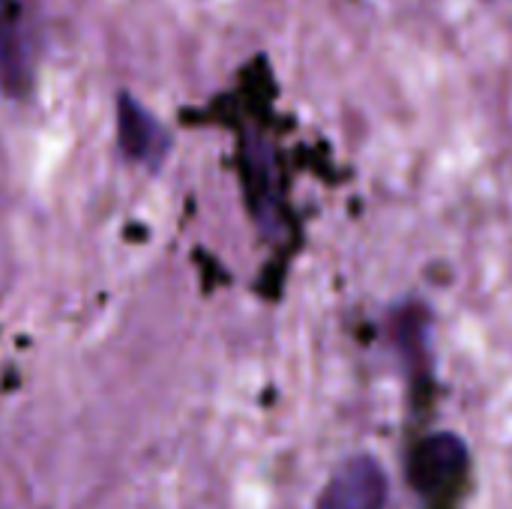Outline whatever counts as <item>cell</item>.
I'll return each mask as SVG.
<instances>
[{
    "label": "cell",
    "instance_id": "1",
    "mask_svg": "<svg viewBox=\"0 0 512 509\" xmlns=\"http://www.w3.org/2000/svg\"><path fill=\"white\" fill-rule=\"evenodd\" d=\"M33 18L27 0H0V90L24 99L33 87Z\"/></svg>",
    "mask_w": 512,
    "mask_h": 509
},
{
    "label": "cell",
    "instance_id": "2",
    "mask_svg": "<svg viewBox=\"0 0 512 509\" xmlns=\"http://www.w3.org/2000/svg\"><path fill=\"white\" fill-rule=\"evenodd\" d=\"M387 474L372 456L348 459L321 495L318 509H384Z\"/></svg>",
    "mask_w": 512,
    "mask_h": 509
},
{
    "label": "cell",
    "instance_id": "3",
    "mask_svg": "<svg viewBox=\"0 0 512 509\" xmlns=\"http://www.w3.org/2000/svg\"><path fill=\"white\" fill-rule=\"evenodd\" d=\"M468 468V447L462 438L441 432L426 438L414 456H411V483L414 489H420L423 495H438L447 492L453 483L462 480Z\"/></svg>",
    "mask_w": 512,
    "mask_h": 509
},
{
    "label": "cell",
    "instance_id": "4",
    "mask_svg": "<svg viewBox=\"0 0 512 509\" xmlns=\"http://www.w3.org/2000/svg\"><path fill=\"white\" fill-rule=\"evenodd\" d=\"M117 129H120V147L129 159L135 162H150L156 165L159 156L165 153V132L159 129V123L132 99V96H120L117 102Z\"/></svg>",
    "mask_w": 512,
    "mask_h": 509
}]
</instances>
